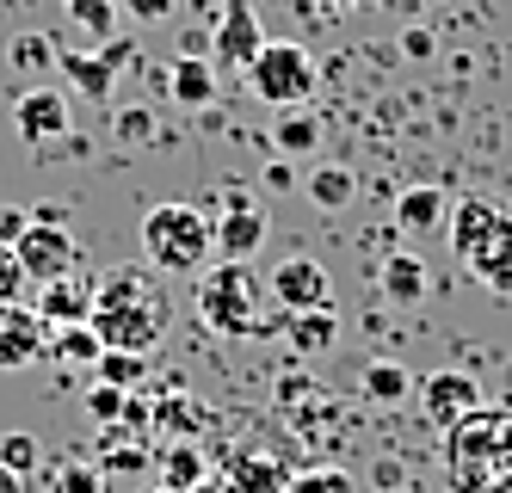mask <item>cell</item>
Instances as JSON below:
<instances>
[{"instance_id": "6da1fadb", "label": "cell", "mask_w": 512, "mask_h": 493, "mask_svg": "<svg viewBox=\"0 0 512 493\" xmlns=\"http://www.w3.org/2000/svg\"><path fill=\"white\" fill-rule=\"evenodd\" d=\"M173 327V302L161 290L155 272L142 265H112L99 284H93V333L105 339V352H136L149 358Z\"/></svg>"}, {"instance_id": "7a4b0ae2", "label": "cell", "mask_w": 512, "mask_h": 493, "mask_svg": "<svg viewBox=\"0 0 512 493\" xmlns=\"http://www.w3.org/2000/svg\"><path fill=\"white\" fill-rule=\"evenodd\" d=\"M445 481L451 493H512V401H482L445 432Z\"/></svg>"}, {"instance_id": "3957f363", "label": "cell", "mask_w": 512, "mask_h": 493, "mask_svg": "<svg viewBox=\"0 0 512 493\" xmlns=\"http://www.w3.org/2000/svg\"><path fill=\"white\" fill-rule=\"evenodd\" d=\"M451 247L475 284L512 296V216L494 198H457L451 204Z\"/></svg>"}, {"instance_id": "277c9868", "label": "cell", "mask_w": 512, "mask_h": 493, "mask_svg": "<svg viewBox=\"0 0 512 493\" xmlns=\"http://www.w3.org/2000/svg\"><path fill=\"white\" fill-rule=\"evenodd\" d=\"M142 253H149L155 272H173V278H198L210 253H216V235H210V216L192 210V204H155L142 216Z\"/></svg>"}, {"instance_id": "5b68a950", "label": "cell", "mask_w": 512, "mask_h": 493, "mask_svg": "<svg viewBox=\"0 0 512 493\" xmlns=\"http://www.w3.org/2000/svg\"><path fill=\"white\" fill-rule=\"evenodd\" d=\"M260 278L247 272V259H223V265H204L198 272V321L210 333H223V339H247V333H260L266 315H260Z\"/></svg>"}, {"instance_id": "8992f818", "label": "cell", "mask_w": 512, "mask_h": 493, "mask_svg": "<svg viewBox=\"0 0 512 493\" xmlns=\"http://www.w3.org/2000/svg\"><path fill=\"white\" fill-rule=\"evenodd\" d=\"M13 259H19L25 284H50V278H68L81 265V247H75V235L62 229L56 210H38V216H31V229L13 241Z\"/></svg>"}, {"instance_id": "52a82bcc", "label": "cell", "mask_w": 512, "mask_h": 493, "mask_svg": "<svg viewBox=\"0 0 512 493\" xmlns=\"http://www.w3.org/2000/svg\"><path fill=\"white\" fill-rule=\"evenodd\" d=\"M247 81H253V93H260L266 105H309V93H315V62H309V50L303 44H266L260 56H253V68H247Z\"/></svg>"}, {"instance_id": "ba28073f", "label": "cell", "mask_w": 512, "mask_h": 493, "mask_svg": "<svg viewBox=\"0 0 512 493\" xmlns=\"http://www.w3.org/2000/svg\"><path fill=\"white\" fill-rule=\"evenodd\" d=\"M414 407H420V420L432 432H451L457 420H469V413L482 407V383H475L469 370H432L414 389Z\"/></svg>"}, {"instance_id": "9c48e42d", "label": "cell", "mask_w": 512, "mask_h": 493, "mask_svg": "<svg viewBox=\"0 0 512 493\" xmlns=\"http://www.w3.org/2000/svg\"><path fill=\"white\" fill-rule=\"evenodd\" d=\"M50 358V327L31 302H0V370H31Z\"/></svg>"}, {"instance_id": "30bf717a", "label": "cell", "mask_w": 512, "mask_h": 493, "mask_svg": "<svg viewBox=\"0 0 512 493\" xmlns=\"http://www.w3.org/2000/svg\"><path fill=\"white\" fill-rule=\"evenodd\" d=\"M13 130H19V142L25 148H50V142H62L68 136V99H62V87H25L19 99H13Z\"/></svg>"}, {"instance_id": "8fae6325", "label": "cell", "mask_w": 512, "mask_h": 493, "mask_svg": "<svg viewBox=\"0 0 512 493\" xmlns=\"http://www.w3.org/2000/svg\"><path fill=\"white\" fill-rule=\"evenodd\" d=\"M210 235H216V253L223 259H253L266 247V204L253 192H229L223 222H210Z\"/></svg>"}, {"instance_id": "7c38bea8", "label": "cell", "mask_w": 512, "mask_h": 493, "mask_svg": "<svg viewBox=\"0 0 512 493\" xmlns=\"http://www.w3.org/2000/svg\"><path fill=\"white\" fill-rule=\"evenodd\" d=\"M272 302L284 315H309V309H334V284H327V272L315 259H284L272 272Z\"/></svg>"}, {"instance_id": "4fadbf2b", "label": "cell", "mask_w": 512, "mask_h": 493, "mask_svg": "<svg viewBox=\"0 0 512 493\" xmlns=\"http://www.w3.org/2000/svg\"><path fill=\"white\" fill-rule=\"evenodd\" d=\"M266 50V31L253 0H223V25H216V62L223 68H253V56Z\"/></svg>"}, {"instance_id": "5bb4252c", "label": "cell", "mask_w": 512, "mask_h": 493, "mask_svg": "<svg viewBox=\"0 0 512 493\" xmlns=\"http://www.w3.org/2000/svg\"><path fill=\"white\" fill-rule=\"evenodd\" d=\"M223 481H229V493H284L290 469L272 457V450H260V444H229Z\"/></svg>"}, {"instance_id": "9a60e30c", "label": "cell", "mask_w": 512, "mask_h": 493, "mask_svg": "<svg viewBox=\"0 0 512 493\" xmlns=\"http://www.w3.org/2000/svg\"><path fill=\"white\" fill-rule=\"evenodd\" d=\"M31 309L44 315V327H81V321H93V284H81L75 272L50 278V284H38V302H31Z\"/></svg>"}, {"instance_id": "2e32d148", "label": "cell", "mask_w": 512, "mask_h": 493, "mask_svg": "<svg viewBox=\"0 0 512 493\" xmlns=\"http://www.w3.org/2000/svg\"><path fill=\"white\" fill-rule=\"evenodd\" d=\"M426 259L420 253H408V247H395L383 265H377V290L389 296V302H420L426 296Z\"/></svg>"}, {"instance_id": "e0dca14e", "label": "cell", "mask_w": 512, "mask_h": 493, "mask_svg": "<svg viewBox=\"0 0 512 493\" xmlns=\"http://www.w3.org/2000/svg\"><path fill=\"white\" fill-rule=\"evenodd\" d=\"M395 222H401V235H432L438 222H451V198L438 185H414V192L395 198Z\"/></svg>"}, {"instance_id": "ac0fdd59", "label": "cell", "mask_w": 512, "mask_h": 493, "mask_svg": "<svg viewBox=\"0 0 512 493\" xmlns=\"http://www.w3.org/2000/svg\"><path fill=\"white\" fill-rule=\"evenodd\" d=\"M155 475H161L167 493H192L210 469H204V450H198L192 438H167V450L155 457Z\"/></svg>"}, {"instance_id": "d6986e66", "label": "cell", "mask_w": 512, "mask_h": 493, "mask_svg": "<svg viewBox=\"0 0 512 493\" xmlns=\"http://www.w3.org/2000/svg\"><path fill=\"white\" fill-rule=\"evenodd\" d=\"M167 93L186 105V111H204V105L216 99V68H210L204 56H179L173 74H167Z\"/></svg>"}, {"instance_id": "ffe728a7", "label": "cell", "mask_w": 512, "mask_h": 493, "mask_svg": "<svg viewBox=\"0 0 512 493\" xmlns=\"http://www.w3.org/2000/svg\"><path fill=\"white\" fill-rule=\"evenodd\" d=\"M99 352H105V339L93 333V321H81V327H56V339H50V358H56L68 376H75V370H87V376H93Z\"/></svg>"}, {"instance_id": "44dd1931", "label": "cell", "mask_w": 512, "mask_h": 493, "mask_svg": "<svg viewBox=\"0 0 512 493\" xmlns=\"http://www.w3.org/2000/svg\"><path fill=\"white\" fill-rule=\"evenodd\" d=\"M358 389H364V401H377V407H395V401H408L420 383L401 364H389V358H371L364 364V376H358Z\"/></svg>"}, {"instance_id": "7402d4cb", "label": "cell", "mask_w": 512, "mask_h": 493, "mask_svg": "<svg viewBox=\"0 0 512 493\" xmlns=\"http://www.w3.org/2000/svg\"><path fill=\"white\" fill-rule=\"evenodd\" d=\"M284 333H290V346H297L303 358L327 352L340 339V315L334 309H309V315H284Z\"/></svg>"}, {"instance_id": "603a6c76", "label": "cell", "mask_w": 512, "mask_h": 493, "mask_svg": "<svg viewBox=\"0 0 512 493\" xmlns=\"http://www.w3.org/2000/svg\"><path fill=\"white\" fill-rule=\"evenodd\" d=\"M315 142H321L315 111H309V105H284L278 124H272V148H278V155H309Z\"/></svg>"}, {"instance_id": "cb8c5ba5", "label": "cell", "mask_w": 512, "mask_h": 493, "mask_svg": "<svg viewBox=\"0 0 512 493\" xmlns=\"http://www.w3.org/2000/svg\"><path fill=\"white\" fill-rule=\"evenodd\" d=\"M56 68L68 74V87H81L93 99L112 93V56H81V50H56Z\"/></svg>"}, {"instance_id": "d4e9b609", "label": "cell", "mask_w": 512, "mask_h": 493, "mask_svg": "<svg viewBox=\"0 0 512 493\" xmlns=\"http://www.w3.org/2000/svg\"><path fill=\"white\" fill-rule=\"evenodd\" d=\"M352 192H358L352 167H315V173H309V198H315L321 210H346Z\"/></svg>"}, {"instance_id": "484cf974", "label": "cell", "mask_w": 512, "mask_h": 493, "mask_svg": "<svg viewBox=\"0 0 512 493\" xmlns=\"http://www.w3.org/2000/svg\"><path fill=\"white\" fill-rule=\"evenodd\" d=\"M0 463H7V469L25 481V475L44 469V444L31 438V432H7V438H0Z\"/></svg>"}, {"instance_id": "4316f807", "label": "cell", "mask_w": 512, "mask_h": 493, "mask_svg": "<svg viewBox=\"0 0 512 493\" xmlns=\"http://www.w3.org/2000/svg\"><path fill=\"white\" fill-rule=\"evenodd\" d=\"M142 364H149V358H136V352H99V364H93V383L136 389V383H142Z\"/></svg>"}, {"instance_id": "83f0119b", "label": "cell", "mask_w": 512, "mask_h": 493, "mask_svg": "<svg viewBox=\"0 0 512 493\" xmlns=\"http://www.w3.org/2000/svg\"><path fill=\"white\" fill-rule=\"evenodd\" d=\"M19 74H50L56 68V44H50V37L44 31H25L19 37V44H13V56H7Z\"/></svg>"}, {"instance_id": "f1b7e54d", "label": "cell", "mask_w": 512, "mask_h": 493, "mask_svg": "<svg viewBox=\"0 0 512 493\" xmlns=\"http://www.w3.org/2000/svg\"><path fill=\"white\" fill-rule=\"evenodd\" d=\"M50 493H105V475H99V463H56L50 469Z\"/></svg>"}, {"instance_id": "f546056e", "label": "cell", "mask_w": 512, "mask_h": 493, "mask_svg": "<svg viewBox=\"0 0 512 493\" xmlns=\"http://www.w3.org/2000/svg\"><path fill=\"white\" fill-rule=\"evenodd\" d=\"M87 413L99 426H124L130 413V389H112V383H87Z\"/></svg>"}, {"instance_id": "4dcf8cb0", "label": "cell", "mask_w": 512, "mask_h": 493, "mask_svg": "<svg viewBox=\"0 0 512 493\" xmlns=\"http://www.w3.org/2000/svg\"><path fill=\"white\" fill-rule=\"evenodd\" d=\"M68 19L87 25L93 37H105V31H112V0H68Z\"/></svg>"}, {"instance_id": "1f68e13d", "label": "cell", "mask_w": 512, "mask_h": 493, "mask_svg": "<svg viewBox=\"0 0 512 493\" xmlns=\"http://www.w3.org/2000/svg\"><path fill=\"white\" fill-rule=\"evenodd\" d=\"M352 481L334 469H315V475H290V493H346Z\"/></svg>"}, {"instance_id": "d6a6232c", "label": "cell", "mask_w": 512, "mask_h": 493, "mask_svg": "<svg viewBox=\"0 0 512 493\" xmlns=\"http://www.w3.org/2000/svg\"><path fill=\"white\" fill-rule=\"evenodd\" d=\"M19 290H25V272H19L13 247H0V302H19Z\"/></svg>"}, {"instance_id": "836d02e7", "label": "cell", "mask_w": 512, "mask_h": 493, "mask_svg": "<svg viewBox=\"0 0 512 493\" xmlns=\"http://www.w3.org/2000/svg\"><path fill=\"white\" fill-rule=\"evenodd\" d=\"M25 229H31V210H13V204H0V247H13Z\"/></svg>"}, {"instance_id": "e575fe53", "label": "cell", "mask_w": 512, "mask_h": 493, "mask_svg": "<svg viewBox=\"0 0 512 493\" xmlns=\"http://www.w3.org/2000/svg\"><path fill=\"white\" fill-rule=\"evenodd\" d=\"M118 136H124V142L155 136V118H149V111H118Z\"/></svg>"}, {"instance_id": "d590c367", "label": "cell", "mask_w": 512, "mask_h": 493, "mask_svg": "<svg viewBox=\"0 0 512 493\" xmlns=\"http://www.w3.org/2000/svg\"><path fill=\"white\" fill-rule=\"evenodd\" d=\"M124 13H136V19H167V0H118Z\"/></svg>"}, {"instance_id": "8d00e7d4", "label": "cell", "mask_w": 512, "mask_h": 493, "mask_svg": "<svg viewBox=\"0 0 512 493\" xmlns=\"http://www.w3.org/2000/svg\"><path fill=\"white\" fill-rule=\"evenodd\" d=\"M401 44H408V56H432V37H426V31H408Z\"/></svg>"}, {"instance_id": "74e56055", "label": "cell", "mask_w": 512, "mask_h": 493, "mask_svg": "<svg viewBox=\"0 0 512 493\" xmlns=\"http://www.w3.org/2000/svg\"><path fill=\"white\" fill-rule=\"evenodd\" d=\"M0 493H25V481H19V475H13L7 463H0Z\"/></svg>"}, {"instance_id": "f35d334b", "label": "cell", "mask_w": 512, "mask_h": 493, "mask_svg": "<svg viewBox=\"0 0 512 493\" xmlns=\"http://www.w3.org/2000/svg\"><path fill=\"white\" fill-rule=\"evenodd\" d=\"M192 493H229V481H223V475H204V481H198Z\"/></svg>"}]
</instances>
